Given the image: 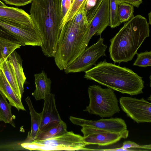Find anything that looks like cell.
<instances>
[{"label":"cell","instance_id":"6da1fadb","mask_svg":"<svg viewBox=\"0 0 151 151\" xmlns=\"http://www.w3.org/2000/svg\"><path fill=\"white\" fill-rule=\"evenodd\" d=\"M62 0H32L30 17L41 37L40 46L46 56L54 58L62 30Z\"/></svg>","mask_w":151,"mask_h":151},{"label":"cell","instance_id":"7a4b0ae2","mask_svg":"<svg viewBox=\"0 0 151 151\" xmlns=\"http://www.w3.org/2000/svg\"><path fill=\"white\" fill-rule=\"evenodd\" d=\"M84 78L131 96L142 93L144 87L142 77L129 68L107 62L105 60L85 71Z\"/></svg>","mask_w":151,"mask_h":151},{"label":"cell","instance_id":"3957f363","mask_svg":"<svg viewBox=\"0 0 151 151\" xmlns=\"http://www.w3.org/2000/svg\"><path fill=\"white\" fill-rule=\"evenodd\" d=\"M89 24L85 8L83 7L63 26L54 57L55 63L60 70H64L79 56Z\"/></svg>","mask_w":151,"mask_h":151},{"label":"cell","instance_id":"277c9868","mask_svg":"<svg viewBox=\"0 0 151 151\" xmlns=\"http://www.w3.org/2000/svg\"><path fill=\"white\" fill-rule=\"evenodd\" d=\"M149 24L144 17L137 15L125 22L110 39V56L115 63L131 61L145 39L150 36Z\"/></svg>","mask_w":151,"mask_h":151},{"label":"cell","instance_id":"5b68a950","mask_svg":"<svg viewBox=\"0 0 151 151\" xmlns=\"http://www.w3.org/2000/svg\"><path fill=\"white\" fill-rule=\"evenodd\" d=\"M89 104L84 111L101 117H109L119 113L118 101L113 90L93 85L88 88Z\"/></svg>","mask_w":151,"mask_h":151},{"label":"cell","instance_id":"8992f818","mask_svg":"<svg viewBox=\"0 0 151 151\" xmlns=\"http://www.w3.org/2000/svg\"><path fill=\"white\" fill-rule=\"evenodd\" d=\"M23 148L30 150H84L86 146L83 137L73 132L65 133L46 139L24 142L21 144Z\"/></svg>","mask_w":151,"mask_h":151},{"label":"cell","instance_id":"52a82bcc","mask_svg":"<svg viewBox=\"0 0 151 151\" xmlns=\"http://www.w3.org/2000/svg\"><path fill=\"white\" fill-rule=\"evenodd\" d=\"M104 39L100 37L96 43L87 47L64 70L65 73L85 72L93 65H95L100 57L106 56L105 51L107 47L104 44Z\"/></svg>","mask_w":151,"mask_h":151},{"label":"cell","instance_id":"ba28073f","mask_svg":"<svg viewBox=\"0 0 151 151\" xmlns=\"http://www.w3.org/2000/svg\"><path fill=\"white\" fill-rule=\"evenodd\" d=\"M119 103L127 116L138 124L151 122V104L144 98L122 97Z\"/></svg>","mask_w":151,"mask_h":151},{"label":"cell","instance_id":"9c48e42d","mask_svg":"<svg viewBox=\"0 0 151 151\" xmlns=\"http://www.w3.org/2000/svg\"><path fill=\"white\" fill-rule=\"evenodd\" d=\"M81 129L83 134V140L86 145H108L115 143L122 138H127L129 134L127 129L120 132H114L84 126Z\"/></svg>","mask_w":151,"mask_h":151},{"label":"cell","instance_id":"30bf717a","mask_svg":"<svg viewBox=\"0 0 151 151\" xmlns=\"http://www.w3.org/2000/svg\"><path fill=\"white\" fill-rule=\"evenodd\" d=\"M0 25L20 42L22 46H41L42 40L36 28L23 27L5 20L0 19Z\"/></svg>","mask_w":151,"mask_h":151},{"label":"cell","instance_id":"8fae6325","mask_svg":"<svg viewBox=\"0 0 151 151\" xmlns=\"http://www.w3.org/2000/svg\"><path fill=\"white\" fill-rule=\"evenodd\" d=\"M109 0H103L96 12L90 24L85 41L80 49V55L87 47L91 37L94 35H101L109 26Z\"/></svg>","mask_w":151,"mask_h":151},{"label":"cell","instance_id":"7c38bea8","mask_svg":"<svg viewBox=\"0 0 151 151\" xmlns=\"http://www.w3.org/2000/svg\"><path fill=\"white\" fill-rule=\"evenodd\" d=\"M69 119L73 124L81 127L88 126L114 132H121L127 129L125 121L120 118H102L97 120H90L70 116Z\"/></svg>","mask_w":151,"mask_h":151},{"label":"cell","instance_id":"4fadbf2b","mask_svg":"<svg viewBox=\"0 0 151 151\" xmlns=\"http://www.w3.org/2000/svg\"><path fill=\"white\" fill-rule=\"evenodd\" d=\"M44 100L43 110L40 113L41 117L40 132L47 130L62 121L57 109L54 94L51 93Z\"/></svg>","mask_w":151,"mask_h":151},{"label":"cell","instance_id":"5bb4252c","mask_svg":"<svg viewBox=\"0 0 151 151\" xmlns=\"http://www.w3.org/2000/svg\"><path fill=\"white\" fill-rule=\"evenodd\" d=\"M0 19L24 27L37 28L30 15L18 8L0 6Z\"/></svg>","mask_w":151,"mask_h":151},{"label":"cell","instance_id":"9a60e30c","mask_svg":"<svg viewBox=\"0 0 151 151\" xmlns=\"http://www.w3.org/2000/svg\"><path fill=\"white\" fill-rule=\"evenodd\" d=\"M34 77L35 89L32 94L37 100L44 99L51 93V81L44 70Z\"/></svg>","mask_w":151,"mask_h":151},{"label":"cell","instance_id":"2e32d148","mask_svg":"<svg viewBox=\"0 0 151 151\" xmlns=\"http://www.w3.org/2000/svg\"><path fill=\"white\" fill-rule=\"evenodd\" d=\"M0 91L9 101V103L19 111H25L21 99L15 92L6 79L3 72L0 69Z\"/></svg>","mask_w":151,"mask_h":151},{"label":"cell","instance_id":"e0dca14e","mask_svg":"<svg viewBox=\"0 0 151 151\" xmlns=\"http://www.w3.org/2000/svg\"><path fill=\"white\" fill-rule=\"evenodd\" d=\"M16 75L22 96L24 92V85L26 80L22 65V60L20 56L14 50L8 57Z\"/></svg>","mask_w":151,"mask_h":151},{"label":"cell","instance_id":"ac0fdd59","mask_svg":"<svg viewBox=\"0 0 151 151\" xmlns=\"http://www.w3.org/2000/svg\"><path fill=\"white\" fill-rule=\"evenodd\" d=\"M0 69L3 72L13 90L21 99L22 96L20 91L16 75L11 64L7 59L1 62Z\"/></svg>","mask_w":151,"mask_h":151},{"label":"cell","instance_id":"d6986e66","mask_svg":"<svg viewBox=\"0 0 151 151\" xmlns=\"http://www.w3.org/2000/svg\"><path fill=\"white\" fill-rule=\"evenodd\" d=\"M29 109L31 119V129L28 134V137L31 141L35 140L36 137L40 133V127L41 122V117L40 113L37 112L34 109L30 97L28 96L25 99Z\"/></svg>","mask_w":151,"mask_h":151},{"label":"cell","instance_id":"ffe728a7","mask_svg":"<svg viewBox=\"0 0 151 151\" xmlns=\"http://www.w3.org/2000/svg\"><path fill=\"white\" fill-rule=\"evenodd\" d=\"M21 46H22V44L19 41H13L0 36L1 62L6 59L14 51L20 48Z\"/></svg>","mask_w":151,"mask_h":151},{"label":"cell","instance_id":"44dd1931","mask_svg":"<svg viewBox=\"0 0 151 151\" xmlns=\"http://www.w3.org/2000/svg\"><path fill=\"white\" fill-rule=\"evenodd\" d=\"M67 131L66 124L63 121L56 126L45 131H40L34 140L46 139L61 135Z\"/></svg>","mask_w":151,"mask_h":151},{"label":"cell","instance_id":"7402d4cb","mask_svg":"<svg viewBox=\"0 0 151 151\" xmlns=\"http://www.w3.org/2000/svg\"><path fill=\"white\" fill-rule=\"evenodd\" d=\"M6 97L0 91V117L1 121L8 123L15 127L13 122L14 119L11 112V105L6 99Z\"/></svg>","mask_w":151,"mask_h":151},{"label":"cell","instance_id":"603a6c76","mask_svg":"<svg viewBox=\"0 0 151 151\" xmlns=\"http://www.w3.org/2000/svg\"><path fill=\"white\" fill-rule=\"evenodd\" d=\"M134 12L133 6L124 2L119 3L118 10V17L119 22L121 24L129 20L134 16Z\"/></svg>","mask_w":151,"mask_h":151},{"label":"cell","instance_id":"cb8c5ba5","mask_svg":"<svg viewBox=\"0 0 151 151\" xmlns=\"http://www.w3.org/2000/svg\"><path fill=\"white\" fill-rule=\"evenodd\" d=\"M119 4L117 0H109V26L111 28L119 26L121 24L118 17Z\"/></svg>","mask_w":151,"mask_h":151},{"label":"cell","instance_id":"d4e9b609","mask_svg":"<svg viewBox=\"0 0 151 151\" xmlns=\"http://www.w3.org/2000/svg\"><path fill=\"white\" fill-rule=\"evenodd\" d=\"M137 58L133 65L142 67L151 65V51H145L139 53H137Z\"/></svg>","mask_w":151,"mask_h":151},{"label":"cell","instance_id":"484cf974","mask_svg":"<svg viewBox=\"0 0 151 151\" xmlns=\"http://www.w3.org/2000/svg\"><path fill=\"white\" fill-rule=\"evenodd\" d=\"M103 0H87L85 6L88 21H91Z\"/></svg>","mask_w":151,"mask_h":151},{"label":"cell","instance_id":"4316f807","mask_svg":"<svg viewBox=\"0 0 151 151\" xmlns=\"http://www.w3.org/2000/svg\"><path fill=\"white\" fill-rule=\"evenodd\" d=\"M125 149H131L133 151L151 150L150 144L145 145H140L134 142L129 140L125 141L123 143L122 147Z\"/></svg>","mask_w":151,"mask_h":151},{"label":"cell","instance_id":"83f0119b","mask_svg":"<svg viewBox=\"0 0 151 151\" xmlns=\"http://www.w3.org/2000/svg\"><path fill=\"white\" fill-rule=\"evenodd\" d=\"M6 4L16 6H24L32 2V0H2Z\"/></svg>","mask_w":151,"mask_h":151},{"label":"cell","instance_id":"f1b7e54d","mask_svg":"<svg viewBox=\"0 0 151 151\" xmlns=\"http://www.w3.org/2000/svg\"><path fill=\"white\" fill-rule=\"evenodd\" d=\"M71 0H62L61 1V8L63 20L71 6Z\"/></svg>","mask_w":151,"mask_h":151},{"label":"cell","instance_id":"f546056e","mask_svg":"<svg viewBox=\"0 0 151 151\" xmlns=\"http://www.w3.org/2000/svg\"><path fill=\"white\" fill-rule=\"evenodd\" d=\"M0 36L13 41H18L3 27L0 25Z\"/></svg>","mask_w":151,"mask_h":151},{"label":"cell","instance_id":"4dcf8cb0","mask_svg":"<svg viewBox=\"0 0 151 151\" xmlns=\"http://www.w3.org/2000/svg\"><path fill=\"white\" fill-rule=\"evenodd\" d=\"M119 3L124 2L130 4L134 6L139 8L142 3V0H117Z\"/></svg>","mask_w":151,"mask_h":151},{"label":"cell","instance_id":"1f68e13d","mask_svg":"<svg viewBox=\"0 0 151 151\" xmlns=\"http://www.w3.org/2000/svg\"><path fill=\"white\" fill-rule=\"evenodd\" d=\"M151 12H150L149 13H148V18L149 19V22L148 23L149 24H151Z\"/></svg>","mask_w":151,"mask_h":151},{"label":"cell","instance_id":"d6a6232c","mask_svg":"<svg viewBox=\"0 0 151 151\" xmlns=\"http://www.w3.org/2000/svg\"><path fill=\"white\" fill-rule=\"evenodd\" d=\"M6 6L0 0V6Z\"/></svg>","mask_w":151,"mask_h":151},{"label":"cell","instance_id":"836d02e7","mask_svg":"<svg viewBox=\"0 0 151 151\" xmlns=\"http://www.w3.org/2000/svg\"><path fill=\"white\" fill-rule=\"evenodd\" d=\"M1 56H0V63L1 61Z\"/></svg>","mask_w":151,"mask_h":151},{"label":"cell","instance_id":"e575fe53","mask_svg":"<svg viewBox=\"0 0 151 151\" xmlns=\"http://www.w3.org/2000/svg\"><path fill=\"white\" fill-rule=\"evenodd\" d=\"M1 121V118L0 117V121Z\"/></svg>","mask_w":151,"mask_h":151},{"label":"cell","instance_id":"d590c367","mask_svg":"<svg viewBox=\"0 0 151 151\" xmlns=\"http://www.w3.org/2000/svg\"><path fill=\"white\" fill-rule=\"evenodd\" d=\"M71 0V1H72H72L73 0Z\"/></svg>","mask_w":151,"mask_h":151}]
</instances>
